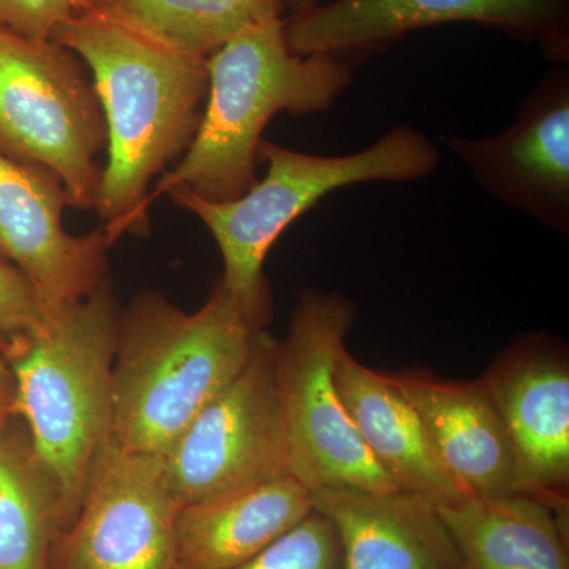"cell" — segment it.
<instances>
[{
	"label": "cell",
	"mask_w": 569,
	"mask_h": 569,
	"mask_svg": "<svg viewBox=\"0 0 569 569\" xmlns=\"http://www.w3.org/2000/svg\"><path fill=\"white\" fill-rule=\"evenodd\" d=\"M209 89L203 119L174 170L149 193L148 206L176 186L223 203L257 182L258 146L279 112H326L353 82L346 59L326 52L296 54L283 17L247 26L206 61Z\"/></svg>",
	"instance_id": "obj_3"
},
{
	"label": "cell",
	"mask_w": 569,
	"mask_h": 569,
	"mask_svg": "<svg viewBox=\"0 0 569 569\" xmlns=\"http://www.w3.org/2000/svg\"><path fill=\"white\" fill-rule=\"evenodd\" d=\"M355 318L356 305L346 296L306 290L287 339L279 342L277 373L291 477L310 492L399 489L366 448L337 389L336 359Z\"/></svg>",
	"instance_id": "obj_7"
},
{
	"label": "cell",
	"mask_w": 569,
	"mask_h": 569,
	"mask_svg": "<svg viewBox=\"0 0 569 569\" xmlns=\"http://www.w3.org/2000/svg\"><path fill=\"white\" fill-rule=\"evenodd\" d=\"M7 351H9V340H7L6 335H3L2 329H0V356L6 358Z\"/></svg>",
	"instance_id": "obj_26"
},
{
	"label": "cell",
	"mask_w": 569,
	"mask_h": 569,
	"mask_svg": "<svg viewBox=\"0 0 569 569\" xmlns=\"http://www.w3.org/2000/svg\"><path fill=\"white\" fill-rule=\"evenodd\" d=\"M313 509L335 527L346 569H463L429 498L410 490H313Z\"/></svg>",
	"instance_id": "obj_15"
},
{
	"label": "cell",
	"mask_w": 569,
	"mask_h": 569,
	"mask_svg": "<svg viewBox=\"0 0 569 569\" xmlns=\"http://www.w3.org/2000/svg\"><path fill=\"white\" fill-rule=\"evenodd\" d=\"M452 153L490 197L568 238L569 71L553 69L520 104L505 132L447 137Z\"/></svg>",
	"instance_id": "obj_12"
},
{
	"label": "cell",
	"mask_w": 569,
	"mask_h": 569,
	"mask_svg": "<svg viewBox=\"0 0 569 569\" xmlns=\"http://www.w3.org/2000/svg\"><path fill=\"white\" fill-rule=\"evenodd\" d=\"M51 40L92 71L108 132L97 211L112 241L148 230L149 183L192 144L208 99V59L121 22L80 13Z\"/></svg>",
	"instance_id": "obj_1"
},
{
	"label": "cell",
	"mask_w": 569,
	"mask_h": 569,
	"mask_svg": "<svg viewBox=\"0 0 569 569\" xmlns=\"http://www.w3.org/2000/svg\"><path fill=\"white\" fill-rule=\"evenodd\" d=\"M230 569H346V565L335 527L313 509L271 546Z\"/></svg>",
	"instance_id": "obj_21"
},
{
	"label": "cell",
	"mask_w": 569,
	"mask_h": 569,
	"mask_svg": "<svg viewBox=\"0 0 569 569\" xmlns=\"http://www.w3.org/2000/svg\"><path fill=\"white\" fill-rule=\"evenodd\" d=\"M335 372L337 389L359 437L396 488L433 503L467 496L441 467L417 408L391 376L369 369L347 347L337 355Z\"/></svg>",
	"instance_id": "obj_16"
},
{
	"label": "cell",
	"mask_w": 569,
	"mask_h": 569,
	"mask_svg": "<svg viewBox=\"0 0 569 569\" xmlns=\"http://www.w3.org/2000/svg\"><path fill=\"white\" fill-rule=\"evenodd\" d=\"M258 162L268 164V173L238 200L216 203L186 186H176L168 194L211 231L223 258L220 282L250 320L264 328L272 317L266 254L295 220L326 194L353 183L425 179L437 170L441 153L413 127L397 126L376 144L350 156H316L261 140Z\"/></svg>",
	"instance_id": "obj_5"
},
{
	"label": "cell",
	"mask_w": 569,
	"mask_h": 569,
	"mask_svg": "<svg viewBox=\"0 0 569 569\" xmlns=\"http://www.w3.org/2000/svg\"><path fill=\"white\" fill-rule=\"evenodd\" d=\"M542 340H523L498 356L488 385L509 443L523 496L568 515L569 367Z\"/></svg>",
	"instance_id": "obj_13"
},
{
	"label": "cell",
	"mask_w": 569,
	"mask_h": 569,
	"mask_svg": "<svg viewBox=\"0 0 569 569\" xmlns=\"http://www.w3.org/2000/svg\"><path fill=\"white\" fill-rule=\"evenodd\" d=\"M17 418L0 427V569H52L61 500Z\"/></svg>",
	"instance_id": "obj_19"
},
{
	"label": "cell",
	"mask_w": 569,
	"mask_h": 569,
	"mask_svg": "<svg viewBox=\"0 0 569 569\" xmlns=\"http://www.w3.org/2000/svg\"><path fill=\"white\" fill-rule=\"evenodd\" d=\"M13 417H17V383L9 361L0 356V427Z\"/></svg>",
	"instance_id": "obj_24"
},
{
	"label": "cell",
	"mask_w": 569,
	"mask_h": 569,
	"mask_svg": "<svg viewBox=\"0 0 569 569\" xmlns=\"http://www.w3.org/2000/svg\"><path fill=\"white\" fill-rule=\"evenodd\" d=\"M108 132L78 56L0 28V153L61 179L69 204L97 209Z\"/></svg>",
	"instance_id": "obj_6"
},
{
	"label": "cell",
	"mask_w": 569,
	"mask_h": 569,
	"mask_svg": "<svg viewBox=\"0 0 569 569\" xmlns=\"http://www.w3.org/2000/svg\"><path fill=\"white\" fill-rule=\"evenodd\" d=\"M66 206L58 176L0 153V263L13 266L31 284L44 320L107 280V252L114 244L103 228L67 233Z\"/></svg>",
	"instance_id": "obj_11"
},
{
	"label": "cell",
	"mask_w": 569,
	"mask_h": 569,
	"mask_svg": "<svg viewBox=\"0 0 569 569\" xmlns=\"http://www.w3.org/2000/svg\"><path fill=\"white\" fill-rule=\"evenodd\" d=\"M279 342L261 329L249 361L162 456L182 507L291 477Z\"/></svg>",
	"instance_id": "obj_8"
},
{
	"label": "cell",
	"mask_w": 569,
	"mask_h": 569,
	"mask_svg": "<svg viewBox=\"0 0 569 569\" xmlns=\"http://www.w3.org/2000/svg\"><path fill=\"white\" fill-rule=\"evenodd\" d=\"M312 511V493L293 477L186 505L176 522L174 569L238 567Z\"/></svg>",
	"instance_id": "obj_17"
},
{
	"label": "cell",
	"mask_w": 569,
	"mask_h": 569,
	"mask_svg": "<svg viewBox=\"0 0 569 569\" xmlns=\"http://www.w3.org/2000/svg\"><path fill=\"white\" fill-rule=\"evenodd\" d=\"M436 505L463 569H569L568 515L530 496Z\"/></svg>",
	"instance_id": "obj_18"
},
{
	"label": "cell",
	"mask_w": 569,
	"mask_h": 569,
	"mask_svg": "<svg viewBox=\"0 0 569 569\" xmlns=\"http://www.w3.org/2000/svg\"><path fill=\"white\" fill-rule=\"evenodd\" d=\"M81 11L82 0H0V28L48 40Z\"/></svg>",
	"instance_id": "obj_22"
},
{
	"label": "cell",
	"mask_w": 569,
	"mask_h": 569,
	"mask_svg": "<svg viewBox=\"0 0 569 569\" xmlns=\"http://www.w3.org/2000/svg\"><path fill=\"white\" fill-rule=\"evenodd\" d=\"M44 317L31 284L13 266L0 263V329L9 342L32 335Z\"/></svg>",
	"instance_id": "obj_23"
},
{
	"label": "cell",
	"mask_w": 569,
	"mask_h": 569,
	"mask_svg": "<svg viewBox=\"0 0 569 569\" xmlns=\"http://www.w3.org/2000/svg\"><path fill=\"white\" fill-rule=\"evenodd\" d=\"M122 312L104 280L77 305L9 343L17 417L59 493L63 531L77 516L92 459L111 430L112 367Z\"/></svg>",
	"instance_id": "obj_4"
},
{
	"label": "cell",
	"mask_w": 569,
	"mask_h": 569,
	"mask_svg": "<svg viewBox=\"0 0 569 569\" xmlns=\"http://www.w3.org/2000/svg\"><path fill=\"white\" fill-rule=\"evenodd\" d=\"M283 10L288 11L287 17L305 13V11L313 9L320 3V0H282Z\"/></svg>",
	"instance_id": "obj_25"
},
{
	"label": "cell",
	"mask_w": 569,
	"mask_h": 569,
	"mask_svg": "<svg viewBox=\"0 0 569 569\" xmlns=\"http://www.w3.org/2000/svg\"><path fill=\"white\" fill-rule=\"evenodd\" d=\"M181 509L160 456L108 437L86 475L77 516L56 542L52 569H174Z\"/></svg>",
	"instance_id": "obj_9"
},
{
	"label": "cell",
	"mask_w": 569,
	"mask_h": 569,
	"mask_svg": "<svg viewBox=\"0 0 569 569\" xmlns=\"http://www.w3.org/2000/svg\"><path fill=\"white\" fill-rule=\"evenodd\" d=\"M283 11L282 0H82L81 13L100 14L208 59L236 32L282 18Z\"/></svg>",
	"instance_id": "obj_20"
},
{
	"label": "cell",
	"mask_w": 569,
	"mask_h": 569,
	"mask_svg": "<svg viewBox=\"0 0 569 569\" xmlns=\"http://www.w3.org/2000/svg\"><path fill=\"white\" fill-rule=\"evenodd\" d=\"M217 283L197 312L146 291L122 312L112 367L110 438L162 456L249 361L261 331Z\"/></svg>",
	"instance_id": "obj_2"
},
{
	"label": "cell",
	"mask_w": 569,
	"mask_h": 569,
	"mask_svg": "<svg viewBox=\"0 0 569 569\" xmlns=\"http://www.w3.org/2000/svg\"><path fill=\"white\" fill-rule=\"evenodd\" d=\"M470 22L537 44L548 61L569 62V0H335L283 18L296 54L346 59L372 54L407 33Z\"/></svg>",
	"instance_id": "obj_10"
},
{
	"label": "cell",
	"mask_w": 569,
	"mask_h": 569,
	"mask_svg": "<svg viewBox=\"0 0 569 569\" xmlns=\"http://www.w3.org/2000/svg\"><path fill=\"white\" fill-rule=\"evenodd\" d=\"M391 377L417 408L430 447L463 493H522L507 429L482 377L475 381L438 380L425 373Z\"/></svg>",
	"instance_id": "obj_14"
}]
</instances>
